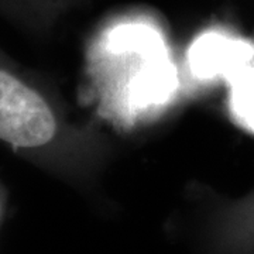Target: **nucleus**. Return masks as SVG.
<instances>
[{
  "label": "nucleus",
  "instance_id": "4",
  "mask_svg": "<svg viewBox=\"0 0 254 254\" xmlns=\"http://www.w3.org/2000/svg\"><path fill=\"white\" fill-rule=\"evenodd\" d=\"M6 209H7V193H6L4 187L0 182V229L3 225L4 216H6Z\"/></svg>",
  "mask_w": 254,
  "mask_h": 254
},
{
  "label": "nucleus",
  "instance_id": "1",
  "mask_svg": "<svg viewBox=\"0 0 254 254\" xmlns=\"http://www.w3.org/2000/svg\"><path fill=\"white\" fill-rule=\"evenodd\" d=\"M0 143L11 151L61 171L69 131L50 92L0 51Z\"/></svg>",
  "mask_w": 254,
  "mask_h": 254
},
{
  "label": "nucleus",
  "instance_id": "3",
  "mask_svg": "<svg viewBox=\"0 0 254 254\" xmlns=\"http://www.w3.org/2000/svg\"><path fill=\"white\" fill-rule=\"evenodd\" d=\"M85 0H0V17L33 33H47Z\"/></svg>",
  "mask_w": 254,
  "mask_h": 254
},
{
  "label": "nucleus",
  "instance_id": "2",
  "mask_svg": "<svg viewBox=\"0 0 254 254\" xmlns=\"http://www.w3.org/2000/svg\"><path fill=\"white\" fill-rule=\"evenodd\" d=\"M209 254H254V190L218 209L212 222Z\"/></svg>",
  "mask_w": 254,
  "mask_h": 254
}]
</instances>
